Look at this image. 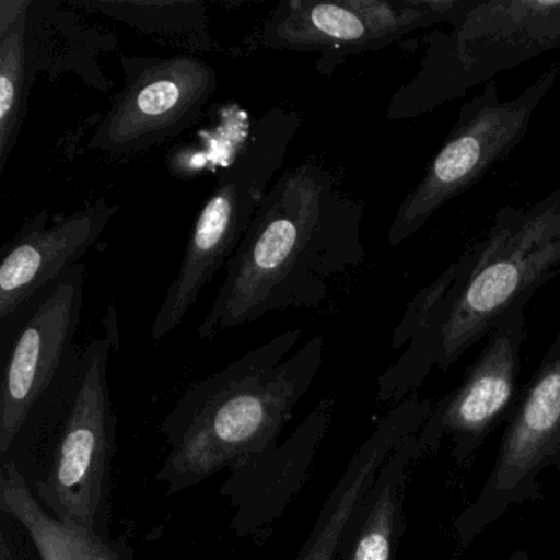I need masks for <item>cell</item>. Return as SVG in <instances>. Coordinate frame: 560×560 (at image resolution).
I'll return each instance as SVG.
<instances>
[{"instance_id":"277c9868","label":"cell","mask_w":560,"mask_h":560,"mask_svg":"<svg viewBox=\"0 0 560 560\" xmlns=\"http://www.w3.org/2000/svg\"><path fill=\"white\" fill-rule=\"evenodd\" d=\"M107 326V336L78 350L35 402L2 460L14 462L51 516L110 539L117 415L109 360L119 346L114 307Z\"/></svg>"},{"instance_id":"3957f363","label":"cell","mask_w":560,"mask_h":560,"mask_svg":"<svg viewBox=\"0 0 560 560\" xmlns=\"http://www.w3.org/2000/svg\"><path fill=\"white\" fill-rule=\"evenodd\" d=\"M290 329L189 386L163 419L165 493H183L280 441L323 366L324 337Z\"/></svg>"},{"instance_id":"6da1fadb","label":"cell","mask_w":560,"mask_h":560,"mask_svg":"<svg viewBox=\"0 0 560 560\" xmlns=\"http://www.w3.org/2000/svg\"><path fill=\"white\" fill-rule=\"evenodd\" d=\"M560 275V188L504 206L464 254L422 288L393 330L398 359L378 376L376 401L395 408L434 372H447L516 307Z\"/></svg>"},{"instance_id":"44dd1931","label":"cell","mask_w":560,"mask_h":560,"mask_svg":"<svg viewBox=\"0 0 560 560\" xmlns=\"http://www.w3.org/2000/svg\"><path fill=\"white\" fill-rule=\"evenodd\" d=\"M0 560H18L14 547H12L11 539H9L5 530L0 534Z\"/></svg>"},{"instance_id":"4fadbf2b","label":"cell","mask_w":560,"mask_h":560,"mask_svg":"<svg viewBox=\"0 0 560 560\" xmlns=\"http://www.w3.org/2000/svg\"><path fill=\"white\" fill-rule=\"evenodd\" d=\"M334 412V398L323 399L287 441L229 468L221 494L229 500L235 536L254 542L271 536L275 524L306 485Z\"/></svg>"},{"instance_id":"7402d4cb","label":"cell","mask_w":560,"mask_h":560,"mask_svg":"<svg viewBox=\"0 0 560 560\" xmlns=\"http://www.w3.org/2000/svg\"><path fill=\"white\" fill-rule=\"evenodd\" d=\"M508 560H533L529 557V553L524 552V550H516V552L511 553L510 559Z\"/></svg>"},{"instance_id":"5bb4252c","label":"cell","mask_w":560,"mask_h":560,"mask_svg":"<svg viewBox=\"0 0 560 560\" xmlns=\"http://www.w3.org/2000/svg\"><path fill=\"white\" fill-rule=\"evenodd\" d=\"M119 211V205L100 198L54 224L48 211L28 219L5 245L0 261V323L14 316L45 284L81 264Z\"/></svg>"},{"instance_id":"7a4b0ae2","label":"cell","mask_w":560,"mask_h":560,"mask_svg":"<svg viewBox=\"0 0 560 560\" xmlns=\"http://www.w3.org/2000/svg\"><path fill=\"white\" fill-rule=\"evenodd\" d=\"M363 215L327 166L307 160L281 172L225 268L199 339L273 311L323 306L334 281L365 264Z\"/></svg>"},{"instance_id":"ba28073f","label":"cell","mask_w":560,"mask_h":560,"mask_svg":"<svg viewBox=\"0 0 560 560\" xmlns=\"http://www.w3.org/2000/svg\"><path fill=\"white\" fill-rule=\"evenodd\" d=\"M550 468L560 471V330L517 398L483 488L454 521L458 547L514 506L542 500L539 478Z\"/></svg>"},{"instance_id":"2e32d148","label":"cell","mask_w":560,"mask_h":560,"mask_svg":"<svg viewBox=\"0 0 560 560\" xmlns=\"http://www.w3.org/2000/svg\"><path fill=\"white\" fill-rule=\"evenodd\" d=\"M419 431V429H418ZM409 434L376 474L375 481L357 504L336 560H396L406 530V490L418 464L415 434Z\"/></svg>"},{"instance_id":"e0dca14e","label":"cell","mask_w":560,"mask_h":560,"mask_svg":"<svg viewBox=\"0 0 560 560\" xmlns=\"http://www.w3.org/2000/svg\"><path fill=\"white\" fill-rule=\"evenodd\" d=\"M57 0H34L32 32L38 73L60 78L80 77L86 86L109 93L113 81L101 70L97 57L117 50L116 35L84 21L78 12L65 11Z\"/></svg>"},{"instance_id":"52a82bcc","label":"cell","mask_w":560,"mask_h":560,"mask_svg":"<svg viewBox=\"0 0 560 560\" xmlns=\"http://www.w3.org/2000/svg\"><path fill=\"white\" fill-rule=\"evenodd\" d=\"M559 77L560 65H553L508 101H501L497 81H490L462 104L457 122L399 205L388 229V244L396 247L418 234L435 212L510 156Z\"/></svg>"},{"instance_id":"7c38bea8","label":"cell","mask_w":560,"mask_h":560,"mask_svg":"<svg viewBox=\"0 0 560 560\" xmlns=\"http://www.w3.org/2000/svg\"><path fill=\"white\" fill-rule=\"evenodd\" d=\"M526 339V314L524 307H516L494 327L464 378L434 402L431 415L416 432L421 460L445 447L460 467L470 464L493 429L516 406Z\"/></svg>"},{"instance_id":"8992f818","label":"cell","mask_w":560,"mask_h":560,"mask_svg":"<svg viewBox=\"0 0 560 560\" xmlns=\"http://www.w3.org/2000/svg\"><path fill=\"white\" fill-rule=\"evenodd\" d=\"M303 120L301 113L283 104L271 107L257 120L234 162L221 173L196 219L178 275L156 311L150 332L153 342L178 329L202 290L228 268L281 175Z\"/></svg>"},{"instance_id":"8fae6325","label":"cell","mask_w":560,"mask_h":560,"mask_svg":"<svg viewBox=\"0 0 560 560\" xmlns=\"http://www.w3.org/2000/svg\"><path fill=\"white\" fill-rule=\"evenodd\" d=\"M460 0H283L261 25L267 50L360 55L451 22Z\"/></svg>"},{"instance_id":"ffe728a7","label":"cell","mask_w":560,"mask_h":560,"mask_svg":"<svg viewBox=\"0 0 560 560\" xmlns=\"http://www.w3.org/2000/svg\"><path fill=\"white\" fill-rule=\"evenodd\" d=\"M67 4L122 22L185 55L221 50L211 35L208 5L201 0H67Z\"/></svg>"},{"instance_id":"5b68a950","label":"cell","mask_w":560,"mask_h":560,"mask_svg":"<svg viewBox=\"0 0 560 560\" xmlns=\"http://www.w3.org/2000/svg\"><path fill=\"white\" fill-rule=\"evenodd\" d=\"M557 48L560 0H460L425 37L418 71L393 93L386 117L418 119Z\"/></svg>"},{"instance_id":"30bf717a","label":"cell","mask_w":560,"mask_h":560,"mask_svg":"<svg viewBox=\"0 0 560 560\" xmlns=\"http://www.w3.org/2000/svg\"><path fill=\"white\" fill-rule=\"evenodd\" d=\"M124 86L97 124L91 150L113 156L142 155L201 119L218 91V73L195 55H119Z\"/></svg>"},{"instance_id":"9a60e30c","label":"cell","mask_w":560,"mask_h":560,"mask_svg":"<svg viewBox=\"0 0 560 560\" xmlns=\"http://www.w3.org/2000/svg\"><path fill=\"white\" fill-rule=\"evenodd\" d=\"M432 408L434 401L431 399L411 396L383 416L334 485L294 560H336L340 539L357 504L372 487L386 458L424 424Z\"/></svg>"},{"instance_id":"d6986e66","label":"cell","mask_w":560,"mask_h":560,"mask_svg":"<svg viewBox=\"0 0 560 560\" xmlns=\"http://www.w3.org/2000/svg\"><path fill=\"white\" fill-rule=\"evenodd\" d=\"M34 0H0V173L18 147L38 65L32 32Z\"/></svg>"},{"instance_id":"ac0fdd59","label":"cell","mask_w":560,"mask_h":560,"mask_svg":"<svg viewBox=\"0 0 560 560\" xmlns=\"http://www.w3.org/2000/svg\"><path fill=\"white\" fill-rule=\"evenodd\" d=\"M0 511L27 530L42 560H133L127 536L106 539L51 516L11 460L0 465Z\"/></svg>"},{"instance_id":"9c48e42d","label":"cell","mask_w":560,"mask_h":560,"mask_svg":"<svg viewBox=\"0 0 560 560\" xmlns=\"http://www.w3.org/2000/svg\"><path fill=\"white\" fill-rule=\"evenodd\" d=\"M86 264L74 265L0 323L4 373L0 383V457L18 439L28 412L77 355Z\"/></svg>"}]
</instances>
